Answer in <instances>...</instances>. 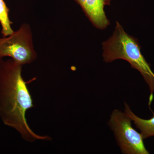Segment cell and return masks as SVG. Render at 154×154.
<instances>
[{"mask_svg":"<svg viewBox=\"0 0 154 154\" xmlns=\"http://www.w3.org/2000/svg\"><path fill=\"white\" fill-rule=\"evenodd\" d=\"M22 66L12 59L0 60V118L28 142L51 140L48 136L36 134L27 122L26 112L34 104L28 82L22 76Z\"/></svg>","mask_w":154,"mask_h":154,"instance_id":"obj_1","label":"cell"},{"mask_svg":"<svg viewBox=\"0 0 154 154\" xmlns=\"http://www.w3.org/2000/svg\"><path fill=\"white\" fill-rule=\"evenodd\" d=\"M102 45L103 60L105 63L123 60L140 72L149 88V105H150L153 99L154 73L142 54L137 38L128 34L122 26L116 22L113 35Z\"/></svg>","mask_w":154,"mask_h":154,"instance_id":"obj_2","label":"cell"},{"mask_svg":"<svg viewBox=\"0 0 154 154\" xmlns=\"http://www.w3.org/2000/svg\"><path fill=\"white\" fill-rule=\"evenodd\" d=\"M7 57L22 66L36 59L32 31L28 24H23L13 34L0 38V60Z\"/></svg>","mask_w":154,"mask_h":154,"instance_id":"obj_3","label":"cell"},{"mask_svg":"<svg viewBox=\"0 0 154 154\" xmlns=\"http://www.w3.org/2000/svg\"><path fill=\"white\" fill-rule=\"evenodd\" d=\"M131 119L126 113L115 109L110 116L109 125L115 134L122 153L148 154L141 134L132 127Z\"/></svg>","mask_w":154,"mask_h":154,"instance_id":"obj_4","label":"cell"},{"mask_svg":"<svg viewBox=\"0 0 154 154\" xmlns=\"http://www.w3.org/2000/svg\"><path fill=\"white\" fill-rule=\"evenodd\" d=\"M93 25L100 30H104L110 25L106 16L105 6L110 5L111 0H75Z\"/></svg>","mask_w":154,"mask_h":154,"instance_id":"obj_5","label":"cell"},{"mask_svg":"<svg viewBox=\"0 0 154 154\" xmlns=\"http://www.w3.org/2000/svg\"><path fill=\"white\" fill-rule=\"evenodd\" d=\"M125 113L131 119L136 127L140 130L143 139L154 136V113L152 118L143 119L136 115L127 103H125Z\"/></svg>","mask_w":154,"mask_h":154,"instance_id":"obj_6","label":"cell"},{"mask_svg":"<svg viewBox=\"0 0 154 154\" xmlns=\"http://www.w3.org/2000/svg\"><path fill=\"white\" fill-rule=\"evenodd\" d=\"M9 10L4 0H0V23L3 36L11 35L14 31L12 29V22L9 17Z\"/></svg>","mask_w":154,"mask_h":154,"instance_id":"obj_7","label":"cell"}]
</instances>
